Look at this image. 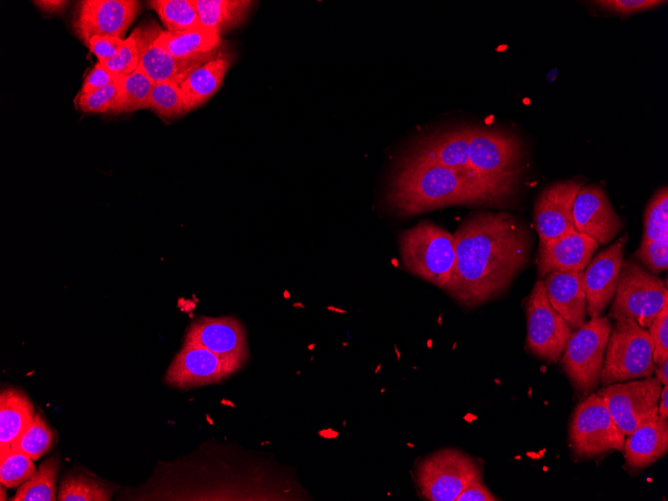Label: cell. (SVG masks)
<instances>
[{"label": "cell", "instance_id": "cell-28", "mask_svg": "<svg viewBox=\"0 0 668 501\" xmlns=\"http://www.w3.org/2000/svg\"><path fill=\"white\" fill-rule=\"evenodd\" d=\"M154 81L138 67L123 77L117 101L110 112L123 113L150 108V95Z\"/></svg>", "mask_w": 668, "mask_h": 501}, {"label": "cell", "instance_id": "cell-24", "mask_svg": "<svg viewBox=\"0 0 668 501\" xmlns=\"http://www.w3.org/2000/svg\"><path fill=\"white\" fill-rule=\"evenodd\" d=\"M225 56H213L192 69L179 84L188 112L207 102L220 88L230 67Z\"/></svg>", "mask_w": 668, "mask_h": 501}, {"label": "cell", "instance_id": "cell-29", "mask_svg": "<svg viewBox=\"0 0 668 501\" xmlns=\"http://www.w3.org/2000/svg\"><path fill=\"white\" fill-rule=\"evenodd\" d=\"M167 31L177 32L200 27L193 0H152L148 2Z\"/></svg>", "mask_w": 668, "mask_h": 501}, {"label": "cell", "instance_id": "cell-19", "mask_svg": "<svg viewBox=\"0 0 668 501\" xmlns=\"http://www.w3.org/2000/svg\"><path fill=\"white\" fill-rule=\"evenodd\" d=\"M162 29L154 22L138 26L132 35L136 40L139 66L153 81H171L180 84L187 74L209 60L215 54L201 58L181 60L156 45Z\"/></svg>", "mask_w": 668, "mask_h": 501}, {"label": "cell", "instance_id": "cell-21", "mask_svg": "<svg viewBox=\"0 0 668 501\" xmlns=\"http://www.w3.org/2000/svg\"><path fill=\"white\" fill-rule=\"evenodd\" d=\"M544 277L543 284L551 306L571 329L581 327L587 313L583 271H554Z\"/></svg>", "mask_w": 668, "mask_h": 501}, {"label": "cell", "instance_id": "cell-12", "mask_svg": "<svg viewBox=\"0 0 668 501\" xmlns=\"http://www.w3.org/2000/svg\"><path fill=\"white\" fill-rule=\"evenodd\" d=\"M140 11L134 0H84L77 5L73 29L86 45L94 36L122 38Z\"/></svg>", "mask_w": 668, "mask_h": 501}, {"label": "cell", "instance_id": "cell-23", "mask_svg": "<svg viewBox=\"0 0 668 501\" xmlns=\"http://www.w3.org/2000/svg\"><path fill=\"white\" fill-rule=\"evenodd\" d=\"M33 403L16 388H5L0 395V455L13 450L35 416Z\"/></svg>", "mask_w": 668, "mask_h": 501}, {"label": "cell", "instance_id": "cell-38", "mask_svg": "<svg viewBox=\"0 0 668 501\" xmlns=\"http://www.w3.org/2000/svg\"><path fill=\"white\" fill-rule=\"evenodd\" d=\"M655 365L668 359V305L655 317L648 327Z\"/></svg>", "mask_w": 668, "mask_h": 501}, {"label": "cell", "instance_id": "cell-32", "mask_svg": "<svg viewBox=\"0 0 668 501\" xmlns=\"http://www.w3.org/2000/svg\"><path fill=\"white\" fill-rule=\"evenodd\" d=\"M53 444V431L46 424L43 417L39 413H36L13 450L21 451L31 459L36 460L45 455L53 447Z\"/></svg>", "mask_w": 668, "mask_h": 501}, {"label": "cell", "instance_id": "cell-42", "mask_svg": "<svg viewBox=\"0 0 668 501\" xmlns=\"http://www.w3.org/2000/svg\"><path fill=\"white\" fill-rule=\"evenodd\" d=\"M496 497L483 484L482 479L471 482L459 494L456 501H495Z\"/></svg>", "mask_w": 668, "mask_h": 501}, {"label": "cell", "instance_id": "cell-43", "mask_svg": "<svg viewBox=\"0 0 668 501\" xmlns=\"http://www.w3.org/2000/svg\"><path fill=\"white\" fill-rule=\"evenodd\" d=\"M33 3L46 13H57L65 9L67 1L62 0H38Z\"/></svg>", "mask_w": 668, "mask_h": 501}, {"label": "cell", "instance_id": "cell-5", "mask_svg": "<svg viewBox=\"0 0 668 501\" xmlns=\"http://www.w3.org/2000/svg\"><path fill=\"white\" fill-rule=\"evenodd\" d=\"M613 298L610 311L613 319L628 318L645 329L668 305L663 281L632 260L623 262Z\"/></svg>", "mask_w": 668, "mask_h": 501}, {"label": "cell", "instance_id": "cell-8", "mask_svg": "<svg viewBox=\"0 0 668 501\" xmlns=\"http://www.w3.org/2000/svg\"><path fill=\"white\" fill-rule=\"evenodd\" d=\"M625 437L599 394H590L576 406L569 425V442L577 458L622 451Z\"/></svg>", "mask_w": 668, "mask_h": 501}, {"label": "cell", "instance_id": "cell-44", "mask_svg": "<svg viewBox=\"0 0 668 501\" xmlns=\"http://www.w3.org/2000/svg\"><path fill=\"white\" fill-rule=\"evenodd\" d=\"M658 416L662 419H668V386L664 385L660 392L657 407Z\"/></svg>", "mask_w": 668, "mask_h": 501}, {"label": "cell", "instance_id": "cell-34", "mask_svg": "<svg viewBox=\"0 0 668 501\" xmlns=\"http://www.w3.org/2000/svg\"><path fill=\"white\" fill-rule=\"evenodd\" d=\"M37 472L33 459L18 450L0 455V481L7 488L20 486Z\"/></svg>", "mask_w": 668, "mask_h": 501}, {"label": "cell", "instance_id": "cell-14", "mask_svg": "<svg viewBox=\"0 0 668 501\" xmlns=\"http://www.w3.org/2000/svg\"><path fill=\"white\" fill-rule=\"evenodd\" d=\"M583 182L576 179L547 186L534 205V222L539 244L551 241L574 228L573 204Z\"/></svg>", "mask_w": 668, "mask_h": 501}, {"label": "cell", "instance_id": "cell-9", "mask_svg": "<svg viewBox=\"0 0 668 501\" xmlns=\"http://www.w3.org/2000/svg\"><path fill=\"white\" fill-rule=\"evenodd\" d=\"M524 157L522 142L513 132L472 126L469 162L475 172L488 176L520 177Z\"/></svg>", "mask_w": 668, "mask_h": 501}, {"label": "cell", "instance_id": "cell-17", "mask_svg": "<svg viewBox=\"0 0 668 501\" xmlns=\"http://www.w3.org/2000/svg\"><path fill=\"white\" fill-rule=\"evenodd\" d=\"M626 241V236L619 238L590 260L583 270L587 313L591 318L601 316L615 295Z\"/></svg>", "mask_w": 668, "mask_h": 501}, {"label": "cell", "instance_id": "cell-39", "mask_svg": "<svg viewBox=\"0 0 668 501\" xmlns=\"http://www.w3.org/2000/svg\"><path fill=\"white\" fill-rule=\"evenodd\" d=\"M592 5L596 6L603 12L627 17L636 13L650 11L656 9L667 1L661 0H598L591 1Z\"/></svg>", "mask_w": 668, "mask_h": 501}, {"label": "cell", "instance_id": "cell-16", "mask_svg": "<svg viewBox=\"0 0 668 501\" xmlns=\"http://www.w3.org/2000/svg\"><path fill=\"white\" fill-rule=\"evenodd\" d=\"M470 125L434 131L417 139L401 160L429 162L474 171L469 162ZM475 172V171H474Z\"/></svg>", "mask_w": 668, "mask_h": 501}, {"label": "cell", "instance_id": "cell-22", "mask_svg": "<svg viewBox=\"0 0 668 501\" xmlns=\"http://www.w3.org/2000/svg\"><path fill=\"white\" fill-rule=\"evenodd\" d=\"M626 436L622 450L626 466L634 471L644 469L666 454L668 421L656 415Z\"/></svg>", "mask_w": 668, "mask_h": 501}, {"label": "cell", "instance_id": "cell-2", "mask_svg": "<svg viewBox=\"0 0 668 501\" xmlns=\"http://www.w3.org/2000/svg\"><path fill=\"white\" fill-rule=\"evenodd\" d=\"M520 177L482 175L474 171L401 160L386 205L398 216H413L451 205L505 206L515 197Z\"/></svg>", "mask_w": 668, "mask_h": 501}, {"label": "cell", "instance_id": "cell-11", "mask_svg": "<svg viewBox=\"0 0 668 501\" xmlns=\"http://www.w3.org/2000/svg\"><path fill=\"white\" fill-rule=\"evenodd\" d=\"M662 389L655 377L612 383L598 390L613 419L625 435L646 420L658 415Z\"/></svg>", "mask_w": 668, "mask_h": 501}, {"label": "cell", "instance_id": "cell-37", "mask_svg": "<svg viewBox=\"0 0 668 501\" xmlns=\"http://www.w3.org/2000/svg\"><path fill=\"white\" fill-rule=\"evenodd\" d=\"M636 255L651 273H661L668 266V239L641 241Z\"/></svg>", "mask_w": 668, "mask_h": 501}, {"label": "cell", "instance_id": "cell-20", "mask_svg": "<svg viewBox=\"0 0 668 501\" xmlns=\"http://www.w3.org/2000/svg\"><path fill=\"white\" fill-rule=\"evenodd\" d=\"M598 246L595 240L576 230L539 244L538 275L544 277L554 271H583Z\"/></svg>", "mask_w": 668, "mask_h": 501}, {"label": "cell", "instance_id": "cell-15", "mask_svg": "<svg viewBox=\"0 0 668 501\" xmlns=\"http://www.w3.org/2000/svg\"><path fill=\"white\" fill-rule=\"evenodd\" d=\"M576 231L598 244L611 242L621 231L623 223L604 189L597 184L581 186L573 204Z\"/></svg>", "mask_w": 668, "mask_h": 501}, {"label": "cell", "instance_id": "cell-4", "mask_svg": "<svg viewBox=\"0 0 668 501\" xmlns=\"http://www.w3.org/2000/svg\"><path fill=\"white\" fill-rule=\"evenodd\" d=\"M655 364L648 331L628 318L616 320L612 328L600 381L606 386L652 375Z\"/></svg>", "mask_w": 668, "mask_h": 501}, {"label": "cell", "instance_id": "cell-7", "mask_svg": "<svg viewBox=\"0 0 668 501\" xmlns=\"http://www.w3.org/2000/svg\"><path fill=\"white\" fill-rule=\"evenodd\" d=\"M612 324L607 316L591 318L571 333L561 364L573 386L588 394L599 381Z\"/></svg>", "mask_w": 668, "mask_h": 501}, {"label": "cell", "instance_id": "cell-10", "mask_svg": "<svg viewBox=\"0 0 668 501\" xmlns=\"http://www.w3.org/2000/svg\"><path fill=\"white\" fill-rule=\"evenodd\" d=\"M527 348L551 362L561 357L572 329L548 301L542 280L534 284L526 303Z\"/></svg>", "mask_w": 668, "mask_h": 501}, {"label": "cell", "instance_id": "cell-1", "mask_svg": "<svg viewBox=\"0 0 668 501\" xmlns=\"http://www.w3.org/2000/svg\"><path fill=\"white\" fill-rule=\"evenodd\" d=\"M453 235L456 262L443 289L464 307L501 295L528 263L530 232L507 212H475Z\"/></svg>", "mask_w": 668, "mask_h": 501}, {"label": "cell", "instance_id": "cell-6", "mask_svg": "<svg viewBox=\"0 0 668 501\" xmlns=\"http://www.w3.org/2000/svg\"><path fill=\"white\" fill-rule=\"evenodd\" d=\"M478 479H482L478 462L453 448L421 460L415 471L418 491L429 501H456L463 489Z\"/></svg>", "mask_w": 668, "mask_h": 501}, {"label": "cell", "instance_id": "cell-33", "mask_svg": "<svg viewBox=\"0 0 668 501\" xmlns=\"http://www.w3.org/2000/svg\"><path fill=\"white\" fill-rule=\"evenodd\" d=\"M150 108L165 118L178 117L188 112L179 84L171 81L154 83Z\"/></svg>", "mask_w": 668, "mask_h": 501}, {"label": "cell", "instance_id": "cell-13", "mask_svg": "<svg viewBox=\"0 0 668 501\" xmlns=\"http://www.w3.org/2000/svg\"><path fill=\"white\" fill-rule=\"evenodd\" d=\"M184 343L203 346L238 369L248 356L245 330L229 316L201 317L187 329Z\"/></svg>", "mask_w": 668, "mask_h": 501}, {"label": "cell", "instance_id": "cell-26", "mask_svg": "<svg viewBox=\"0 0 668 501\" xmlns=\"http://www.w3.org/2000/svg\"><path fill=\"white\" fill-rule=\"evenodd\" d=\"M202 27L219 34L244 21L252 1L193 0Z\"/></svg>", "mask_w": 668, "mask_h": 501}, {"label": "cell", "instance_id": "cell-35", "mask_svg": "<svg viewBox=\"0 0 668 501\" xmlns=\"http://www.w3.org/2000/svg\"><path fill=\"white\" fill-rule=\"evenodd\" d=\"M122 80L123 76H118L107 86L88 93H79L76 98L77 107L84 112L91 113L111 111L119 96Z\"/></svg>", "mask_w": 668, "mask_h": 501}, {"label": "cell", "instance_id": "cell-41", "mask_svg": "<svg viewBox=\"0 0 668 501\" xmlns=\"http://www.w3.org/2000/svg\"><path fill=\"white\" fill-rule=\"evenodd\" d=\"M117 77L118 76L112 74L98 61L85 78L80 93H88L107 86Z\"/></svg>", "mask_w": 668, "mask_h": 501}, {"label": "cell", "instance_id": "cell-30", "mask_svg": "<svg viewBox=\"0 0 668 501\" xmlns=\"http://www.w3.org/2000/svg\"><path fill=\"white\" fill-rule=\"evenodd\" d=\"M112 489L103 482L82 475H66L60 483L57 500L60 501H108Z\"/></svg>", "mask_w": 668, "mask_h": 501}, {"label": "cell", "instance_id": "cell-36", "mask_svg": "<svg viewBox=\"0 0 668 501\" xmlns=\"http://www.w3.org/2000/svg\"><path fill=\"white\" fill-rule=\"evenodd\" d=\"M100 63L115 76L124 77L133 73L139 66L138 48L133 35L124 39L113 58Z\"/></svg>", "mask_w": 668, "mask_h": 501}, {"label": "cell", "instance_id": "cell-3", "mask_svg": "<svg viewBox=\"0 0 668 501\" xmlns=\"http://www.w3.org/2000/svg\"><path fill=\"white\" fill-rule=\"evenodd\" d=\"M398 247L403 267L411 274L444 288L456 262L454 235L424 220L400 233Z\"/></svg>", "mask_w": 668, "mask_h": 501}, {"label": "cell", "instance_id": "cell-45", "mask_svg": "<svg viewBox=\"0 0 668 501\" xmlns=\"http://www.w3.org/2000/svg\"><path fill=\"white\" fill-rule=\"evenodd\" d=\"M655 378L661 383V385H667L668 383V359L664 362L658 364V367L654 369Z\"/></svg>", "mask_w": 668, "mask_h": 501}, {"label": "cell", "instance_id": "cell-18", "mask_svg": "<svg viewBox=\"0 0 668 501\" xmlns=\"http://www.w3.org/2000/svg\"><path fill=\"white\" fill-rule=\"evenodd\" d=\"M237 370L205 347L183 343L167 370L165 382L178 388L196 387L219 382Z\"/></svg>", "mask_w": 668, "mask_h": 501}, {"label": "cell", "instance_id": "cell-40", "mask_svg": "<svg viewBox=\"0 0 668 501\" xmlns=\"http://www.w3.org/2000/svg\"><path fill=\"white\" fill-rule=\"evenodd\" d=\"M123 42L124 39L120 37L94 36L89 39L86 46L98 58L99 62H104L117 54Z\"/></svg>", "mask_w": 668, "mask_h": 501}, {"label": "cell", "instance_id": "cell-27", "mask_svg": "<svg viewBox=\"0 0 668 501\" xmlns=\"http://www.w3.org/2000/svg\"><path fill=\"white\" fill-rule=\"evenodd\" d=\"M60 467V460L53 455L44 460L38 471L27 481L22 483L13 501H54L56 496V481Z\"/></svg>", "mask_w": 668, "mask_h": 501}, {"label": "cell", "instance_id": "cell-31", "mask_svg": "<svg viewBox=\"0 0 668 501\" xmlns=\"http://www.w3.org/2000/svg\"><path fill=\"white\" fill-rule=\"evenodd\" d=\"M641 241L668 239V190L658 189L649 200L643 219Z\"/></svg>", "mask_w": 668, "mask_h": 501}, {"label": "cell", "instance_id": "cell-25", "mask_svg": "<svg viewBox=\"0 0 668 501\" xmlns=\"http://www.w3.org/2000/svg\"><path fill=\"white\" fill-rule=\"evenodd\" d=\"M155 43L175 58L188 60L215 54L222 40L217 31L200 26L177 32L162 30Z\"/></svg>", "mask_w": 668, "mask_h": 501}, {"label": "cell", "instance_id": "cell-46", "mask_svg": "<svg viewBox=\"0 0 668 501\" xmlns=\"http://www.w3.org/2000/svg\"><path fill=\"white\" fill-rule=\"evenodd\" d=\"M4 494H5V491H4V488H3V485H2L1 486V497H0L1 500H6L7 499V497H5Z\"/></svg>", "mask_w": 668, "mask_h": 501}]
</instances>
